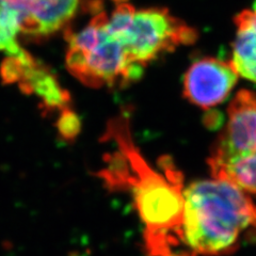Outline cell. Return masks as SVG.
<instances>
[{
  "instance_id": "10",
  "label": "cell",
  "mask_w": 256,
  "mask_h": 256,
  "mask_svg": "<svg viewBox=\"0 0 256 256\" xmlns=\"http://www.w3.org/2000/svg\"><path fill=\"white\" fill-rule=\"evenodd\" d=\"M20 34L18 16L10 10L0 8V52H6L9 56L18 54L22 50L18 41Z\"/></svg>"
},
{
  "instance_id": "3",
  "label": "cell",
  "mask_w": 256,
  "mask_h": 256,
  "mask_svg": "<svg viewBox=\"0 0 256 256\" xmlns=\"http://www.w3.org/2000/svg\"><path fill=\"white\" fill-rule=\"evenodd\" d=\"M108 20L105 11H96L82 30L68 32V68L86 86H125L142 74V68L130 60L122 43L110 31Z\"/></svg>"
},
{
  "instance_id": "7",
  "label": "cell",
  "mask_w": 256,
  "mask_h": 256,
  "mask_svg": "<svg viewBox=\"0 0 256 256\" xmlns=\"http://www.w3.org/2000/svg\"><path fill=\"white\" fill-rule=\"evenodd\" d=\"M237 79L232 62L204 58L188 68L184 78V95L194 105L210 109L228 98Z\"/></svg>"
},
{
  "instance_id": "6",
  "label": "cell",
  "mask_w": 256,
  "mask_h": 256,
  "mask_svg": "<svg viewBox=\"0 0 256 256\" xmlns=\"http://www.w3.org/2000/svg\"><path fill=\"white\" fill-rule=\"evenodd\" d=\"M6 84H18L28 94H36L41 98L46 110H70L68 108V94L60 86L58 80L50 70L44 68L26 50L9 56L0 68Z\"/></svg>"
},
{
  "instance_id": "2",
  "label": "cell",
  "mask_w": 256,
  "mask_h": 256,
  "mask_svg": "<svg viewBox=\"0 0 256 256\" xmlns=\"http://www.w3.org/2000/svg\"><path fill=\"white\" fill-rule=\"evenodd\" d=\"M184 242L191 256H224L256 239V201L217 178L191 182L184 191Z\"/></svg>"
},
{
  "instance_id": "9",
  "label": "cell",
  "mask_w": 256,
  "mask_h": 256,
  "mask_svg": "<svg viewBox=\"0 0 256 256\" xmlns=\"http://www.w3.org/2000/svg\"><path fill=\"white\" fill-rule=\"evenodd\" d=\"M236 36L232 52V64L238 76L256 84V2L236 20Z\"/></svg>"
},
{
  "instance_id": "5",
  "label": "cell",
  "mask_w": 256,
  "mask_h": 256,
  "mask_svg": "<svg viewBox=\"0 0 256 256\" xmlns=\"http://www.w3.org/2000/svg\"><path fill=\"white\" fill-rule=\"evenodd\" d=\"M208 157L212 178L226 180L256 201V95L240 91Z\"/></svg>"
},
{
  "instance_id": "8",
  "label": "cell",
  "mask_w": 256,
  "mask_h": 256,
  "mask_svg": "<svg viewBox=\"0 0 256 256\" xmlns=\"http://www.w3.org/2000/svg\"><path fill=\"white\" fill-rule=\"evenodd\" d=\"M82 0H0V8L16 14L20 34L42 38L54 34L74 18Z\"/></svg>"
},
{
  "instance_id": "11",
  "label": "cell",
  "mask_w": 256,
  "mask_h": 256,
  "mask_svg": "<svg viewBox=\"0 0 256 256\" xmlns=\"http://www.w3.org/2000/svg\"><path fill=\"white\" fill-rule=\"evenodd\" d=\"M58 130L61 137L68 141L73 140L75 137H77L80 130V124L77 116L73 111L68 110L61 114L58 121Z\"/></svg>"
},
{
  "instance_id": "4",
  "label": "cell",
  "mask_w": 256,
  "mask_h": 256,
  "mask_svg": "<svg viewBox=\"0 0 256 256\" xmlns=\"http://www.w3.org/2000/svg\"><path fill=\"white\" fill-rule=\"evenodd\" d=\"M108 26L124 46L130 60L140 68L178 46L196 42V31L162 8L138 10L120 2Z\"/></svg>"
},
{
  "instance_id": "12",
  "label": "cell",
  "mask_w": 256,
  "mask_h": 256,
  "mask_svg": "<svg viewBox=\"0 0 256 256\" xmlns=\"http://www.w3.org/2000/svg\"><path fill=\"white\" fill-rule=\"evenodd\" d=\"M116 2H125V0H116Z\"/></svg>"
},
{
  "instance_id": "1",
  "label": "cell",
  "mask_w": 256,
  "mask_h": 256,
  "mask_svg": "<svg viewBox=\"0 0 256 256\" xmlns=\"http://www.w3.org/2000/svg\"><path fill=\"white\" fill-rule=\"evenodd\" d=\"M102 140L114 144L95 176L108 190L127 192L143 224L148 256H191L184 242V175L169 156L159 170L144 158L132 139L127 112L108 123Z\"/></svg>"
}]
</instances>
